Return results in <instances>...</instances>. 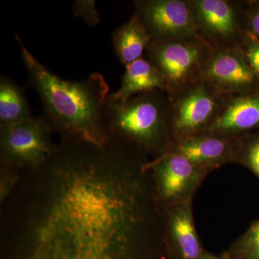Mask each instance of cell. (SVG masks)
I'll use <instances>...</instances> for the list:
<instances>
[{
    "label": "cell",
    "mask_w": 259,
    "mask_h": 259,
    "mask_svg": "<svg viewBox=\"0 0 259 259\" xmlns=\"http://www.w3.org/2000/svg\"><path fill=\"white\" fill-rule=\"evenodd\" d=\"M199 36L212 48L238 47L247 30L245 1L190 0Z\"/></svg>",
    "instance_id": "cell-6"
},
{
    "label": "cell",
    "mask_w": 259,
    "mask_h": 259,
    "mask_svg": "<svg viewBox=\"0 0 259 259\" xmlns=\"http://www.w3.org/2000/svg\"><path fill=\"white\" fill-rule=\"evenodd\" d=\"M212 48L201 37L152 40L146 54L161 74L169 96L199 80Z\"/></svg>",
    "instance_id": "cell-4"
},
{
    "label": "cell",
    "mask_w": 259,
    "mask_h": 259,
    "mask_svg": "<svg viewBox=\"0 0 259 259\" xmlns=\"http://www.w3.org/2000/svg\"><path fill=\"white\" fill-rule=\"evenodd\" d=\"M171 102L163 90L140 94L124 102L107 99L105 125L122 141L154 158L171 144Z\"/></svg>",
    "instance_id": "cell-3"
},
{
    "label": "cell",
    "mask_w": 259,
    "mask_h": 259,
    "mask_svg": "<svg viewBox=\"0 0 259 259\" xmlns=\"http://www.w3.org/2000/svg\"><path fill=\"white\" fill-rule=\"evenodd\" d=\"M238 139L199 134L173 143L167 151L180 154L212 173L228 163H235Z\"/></svg>",
    "instance_id": "cell-13"
},
{
    "label": "cell",
    "mask_w": 259,
    "mask_h": 259,
    "mask_svg": "<svg viewBox=\"0 0 259 259\" xmlns=\"http://www.w3.org/2000/svg\"><path fill=\"white\" fill-rule=\"evenodd\" d=\"M167 259H202L204 249L194 222L193 202L162 207Z\"/></svg>",
    "instance_id": "cell-11"
},
{
    "label": "cell",
    "mask_w": 259,
    "mask_h": 259,
    "mask_svg": "<svg viewBox=\"0 0 259 259\" xmlns=\"http://www.w3.org/2000/svg\"><path fill=\"white\" fill-rule=\"evenodd\" d=\"M30 84L41 100L51 125L76 142L104 146L108 143L105 109L109 86L95 73L81 81H70L42 65L15 35Z\"/></svg>",
    "instance_id": "cell-2"
},
{
    "label": "cell",
    "mask_w": 259,
    "mask_h": 259,
    "mask_svg": "<svg viewBox=\"0 0 259 259\" xmlns=\"http://www.w3.org/2000/svg\"><path fill=\"white\" fill-rule=\"evenodd\" d=\"M199 79L223 95L248 93L259 81L239 47L212 48Z\"/></svg>",
    "instance_id": "cell-10"
},
{
    "label": "cell",
    "mask_w": 259,
    "mask_h": 259,
    "mask_svg": "<svg viewBox=\"0 0 259 259\" xmlns=\"http://www.w3.org/2000/svg\"><path fill=\"white\" fill-rule=\"evenodd\" d=\"M26 97L21 88L10 78L0 79V125L18 123L32 117Z\"/></svg>",
    "instance_id": "cell-16"
},
{
    "label": "cell",
    "mask_w": 259,
    "mask_h": 259,
    "mask_svg": "<svg viewBox=\"0 0 259 259\" xmlns=\"http://www.w3.org/2000/svg\"><path fill=\"white\" fill-rule=\"evenodd\" d=\"M202 259H228L224 258L223 256H218V255H214V253H210L208 250H205L203 255H202Z\"/></svg>",
    "instance_id": "cell-22"
},
{
    "label": "cell",
    "mask_w": 259,
    "mask_h": 259,
    "mask_svg": "<svg viewBox=\"0 0 259 259\" xmlns=\"http://www.w3.org/2000/svg\"><path fill=\"white\" fill-rule=\"evenodd\" d=\"M155 90L166 91L164 81L147 58L142 57L125 66L120 88L109 95V98L124 102L136 95Z\"/></svg>",
    "instance_id": "cell-14"
},
{
    "label": "cell",
    "mask_w": 259,
    "mask_h": 259,
    "mask_svg": "<svg viewBox=\"0 0 259 259\" xmlns=\"http://www.w3.org/2000/svg\"><path fill=\"white\" fill-rule=\"evenodd\" d=\"M238 47L259 81V39L247 32Z\"/></svg>",
    "instance_id": "cell-19"
},
{
    "label": "cell",
    "mask_w": 259,
    "mask_h": 259,
    "mask_svg": "<svg viewBox=\"0 0 259 259\" xmlns=\"http://www.w3.org/2000/svg\"><path fill=\"white\" fill-rule=\"evenodd\" d=\"M235 163L248 168L259 180V127L238 139Z\"/></svg>",
    "instance_id": "cell-18"
},
{
    "label": "cell",
    "mask_w": 259,
    "mask_h": 259,
    "mask_svg": "<svg viewBox=\"0 0 259 259\" xmlns=\"http://www.w3.org/2000/svg\"><path fill=\"white\" fill-rule=\"evenodd\" d=\"M225 97L200 79L170 96L171 144L205 131L217 117Z\"/></svg>",
    "instance_id": "cell-5"
},
{
    "label": "cell",
    "mask_w": 259,
    "mask_h": 259,
    "mask_svg": "<svg viewBox=\"0 0 259 259\" xmlns=\"http://www.w3.org/2000/svg\"><path fill=\"white\" fill-rule=\"evenodd\" d=\"M72 11L76 16L82 18L90 26H95L100 21L95 2L93 0H79L74 3Z\"/></svg>",
    "instance_id": "cell-20"
},
{
    "label": "cell",
    "mask_w": 259,
    "mask_h": 259,
    "mask_svg": "<svg viewBox=\"0 0 259 259\" xmlns=\"http://www.w3.org/2000/svg\"><path fill=\"white\" fill-rule=\"evenodd\" d=\"M51 124L44 117H30L1 127V153L7 161L19 166L39 168L54 155Z\"/></svg>",
    "instance_id": "cell-8"
},
{
    "label": "cell",
    "mask_w": 259,
    "mask_h": 259,
    "mask_svg": "<svg viewBox=\"0 0 259 259\" xmlns=\"http://www.w3.org/2000/svg\"><path fill=\"white\" fill-rule=\"evenodd\" d=\"M148 166L161 207L193 202L196 192L210 174L170 151L150 160Z\"/></svg>",
    "instance_id": "cell-7"
},
{
    "label": "cell",
    "mask_w": 259,
    "mask_h": 259,
    "mask_svg": "<svg viewBox=\"0 0 259 259\" xmlns=\"http://www.w3.org/2000/svg\"><path fill=\"white\" fill-rule=\"evenodd\" d=\"M259 127V88L248 93L226 95L215 120L203 132L240 139Z\"/></svg>",
    "instance_id": "cell-12"
},
{
    "label": "cell",
    "mask_w": 259,
    "mask_h": 259,
    "mask_svg": "<svg viewBox=\"0 0 259 259\" xmlns=\"http://www.w3.org/2000/svg\"><path fill=\"white\" fill-rule=\"evenodd\" d=\"M41 169L1 259H167L162 207L141 163L76 147Z\"/></svg>",
    "instance_id": "cell-1"
},
{
    "label": "cell",
    "mask_w": 259,
    "mask_h": 259,
    "mask_svg": "<svg viewBox=\"0 0 259 259\" xmlns=\"http://www.w3.org/2000/svg\"><path fill=\"white\" fill-rule=\"evenodd\" d=\"M221 256L228 259H259V218L252 222Z\"/></svg>",
    "instance_id": "cell-17"
},
{
    "label": "cell",
    "mask_w": 259,
    "mask_h": 259,
    "mask_svg": "<svg viewBox=\"0 0 259 259\" xmlns=\"http://www.w3.org/2000/svg\"><path fill=\"white\" fill-rule=\"evenodd\" d=\"M135 14L152 40L199 37L192 20L190 0H139L135 2Z\"/></svg>",
    "instance_id": "cell-9"
},
{
    "label": "cell",
    "mask_w": 259,
    "mask_h": 259,
    "mask_svg": "<svg viewBox=\"0 0 259 259\" xmlns=\"http://www.w3.org/2000/svg\"><path fill=\"white\" fill-rule=\"evenodd\" d=\"M151 41L152 37L136 14L112 35L116 55L125 66L142 58Z\"/></svg>",
    "instance_id": "cell-15"
},
{
    "label": "cell",
    "mask_w": 259,
    "mask_h": 259,
    "mask_svg": "<svg viewBox=\"0 0 259 259\" xmlns=\"http://www.w3.org/2000/svg\"><path fill=\"white\" fill-rule=\"evenodd\" d=\"M244 14L247 32L259 39V0L245 1Z\"/></svg>",
    "instance_id": "cell-21"
}]
</instances>
